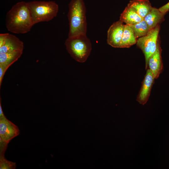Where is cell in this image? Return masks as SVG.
<instances>
[{
	"instance_id": "obj_18",
	"label": "cell",
	"mask_w": 169,
	"mask_h": 169,
	"mask_svg": "<svg viewBox=\"0 0 169 169\" xmlns=\"http://www.w3.org/2000/svg\"><path fill=\"white\" fill-rule=\"evenodd\" d=\"M8 143L0 138V156H4V153Z\"/></svg>"
},
{
	"instance_id": "obj_2",
	"label": "cell",
	"mask_w": 169,
	"mask_h": 169,
	"mask_svg": "<svg viewBox=\"0 0 169 169\" xmlns=\"http://www.w3.org/2000/svg\"><path fill=\"white\" fill-rule=\"evenodd\" d=\"M69 8L68 37L86 34L87 25L86 8L84 0H71L69 4Z\"/></svg>"
},
{
	"instance_id": "obj_16",
	"label": "cell",
	"mask_w": 169,
	"mask_h": 169,
	"mask_svg": "<svg viewBox=\"0 0 169 169\" xmlns=\"http://www.w3.org/2000/svg\"><path fill=\"white\" fill-rule=\"evenodd\" d=\"M130 25L132 27L135 35L137 39L146 35L151 30L144 19L136 24Z\"/></svg>"
},
{
	"instance_id": "obj_14",
	"label": "cell",
	"mask_w": 169,
	"mask_h": 169,
	"mask_svg": "<svg viewBox=\"0 0 169 169\" xmlns=\"http://www.w3.org/2000/svg\"><path fill=\"white\" fill-rule=\"evenodd\" d=\"M137 41L132 27L130 25L125 24L119 48H129L136 44Z\"/></svg>"
},
{
	"instance_id": "obj_7",
	"label": "cell",
	"mask_w": 169,
	"mask_h": 169,
	"mask_svg": "<svg viewBox=\"0 0 169 169\" xmlns=\"http://www.w3.org/2000/svg\"><path fill=\"white\" fill-rule=\"evenodd\" d=\"M146 69V74L136 99V101L140 104L143 105L145 104L149 100L155 79L150 70L148 68Z\"/></svg>"
},
{
	"instance_id": "obj_11",
	"label": "cell",
	"mask_w": 169,
	"mask_h": 169,
	"mask_svg": "<svg viewBox=\"0 0 169 169\" xmlns=\"http://www.w3.org/2000/svg\"><path fill=\"white\" fill-rule=\"evenodd\" d=\"M165 15L159 8L152 7L149 12L144 18V20L151 30L163 22Z\"/></svg>"
},
{
	"instance_id": "obj_5",
	"label": "cell",
	"mask_w": 169,
	"mask_h": 169,
	"mask_svg": "<svg viewBox=\"0 0 169 169\" xmlns=\"http://www.w3.org/2000/svg\"><path fill=\"white\" fill-rule=\"evenodd\" d=\"M160 25L151 29L145 36L137 39L136 45L144 54L145 60V69L148 68L150 57L155 51L159 38Z\"/></svg>"
},
{
	"instance_id": "obj_9",
	"label": "cell",
	"mask_w": 169,
	"mask_h": 169,
	"mask_svg": "<svg viewBox=\"0 0 169 169\" xmlns=\"http://www.w3.org/2000/svg\"><path fill=\"white\" fill-rule=\"evenodd\" d=\"M125 24L119 20L114 23L107 31V43L113 47L119 48Z\"/></svg>"
},
{
	"instance_id": "obj_17",
	"label": "cell",
	"mask_w": 169,
	"mask_h": 169,
	"mask_svg": "<svg viewBox=\"0 0 169 169\" xmlns=\"http://www.w3.org/2000/svg\"><path fill=\"white\" fill-rule=\"evenodd\" d=\"M16 167L15 162L7 160L4 156H0V169H15Z\"/></svg>"
},
{
	"instance_id": "obj_8",
	"label": "cell",
	"mask_w": 169,
	"mask_h": 169,
	"mask_svg": "<svg viewBox=\"0 0 169 169\" xmlns=\"http://www.w3.org/2000/svg\"><path fill=\"white\" fill-rule=\"evenodd\" d=\"M20 134L18 127L7 119L0 118V138L8 143Z\"/></svg>"
},
{
	"instance_id": "obj_4",
	"label": "cell",
	"mask_w": 169,
	"mask_h": 169,
	"mask_svg": "<svg viewBox=\"0 0 169 169\" xmlns=\"http://www.w3.org/2000/svg\"><path fill=\"white\" fill-rule=\"evenodd\" d=\"M27 3L34 25L51 20L59 11L58 5L54 1H34Z\"/></svg>"
},
{
	"instance_id": "obj_12",
	"label": "cell",
	"mask_w": 169,
	"mask_h": 169,
	"mask_svg": "<svg viewBox=\"0 0 169 169\" xmlns=\"http://www.w3.org/2000/svg\"><path fill=\"white\" fill-rule=\"evenodd\" d=\"M144 19L131 7L127 6L120 17V20L125 24L132 25L138 23Z\"/></svg>"
},
{
	"instance_id": "obj_6",
	"label": "cell",
	"mask_w": 169,
	"mask_h": 169,
	"mask_svg": "<svg viewBox=\"0 0 169 169\" xmlns=\"http://www.w3.org/2000/svg\"><path fill=\"white\" fill-rule=\"evenodd\" d=\"M23 42L15 36L9 33L0 34V54L23 51Z\"/></svg>"
},
{
	"instance_id": "obj_10",
	"label": "cell",
	"mask_w": 169,
	"mask_h": 169,
	"mask_svg": "<svg viewBox=\"0 0 169 169\" xmlns=\"http://www.w3.org/2000/svg\"><path fill=\"white\" fill-rule=\"evenodd\" d=\"M161 51L159 37L156 49L149 58L147 68L151 71L155 79L158 78L163 69Z\"/></svg>"
},
{
	"instance_id": "obj_1",
	"label": "cell",
	"mask_w": 169,
	"mask_h": 169,
	"mask_svg": "<svg viewBox=\"0 0 169 169\" xmlns=\"http://www.w3.org/2000/svg\"><path fill=\"white\" fill-rule=\"evenodd\" d=\"M5 23L8 30L12 33L29 32L34 24L27 3L22 1L13 6L7 13Z\"/></svg>"
},
{
	"instance_id": "obj_19",
	"label": "cell",
	"mask_w": 169,
	"mask_h": 169,
	"mask_svg": "<svg viewBox=\"0 0 169 169\" xmlns=\"http://www.w3.org/2000/svg\"><path fill=\"white\" fill-rule=\"evenodd\" d=\"M8 69L4 66L0 65V87H1L2 80L5 73Z\"/></svg>"
},
{
	"instance_id": "obj_3",
	"label": "cell",
	"mask_w": 169,
	"mask_h": 169,
	"mask_svg": "<svg viewBox=\"0 0 169 169\" xmlns=\"http://www.w3.org/2000/svg\"><path fill=\"white\" fill-rule=\"evenodd\" d=\"M65 45L71 56L80 63H84L86 60L92 49L91 41L86 34L68 37Z\"/></svg>"
},
{
	"instance_id": "obj_15",
	"label": "cell",
	"mask_w": 169,
	"mask_h": 169,
	"mask_svg": "<svg viewBox=\"0 0 169 169\" xmlns=\"http://www.w3.org/2000/svg\"><path fill=\"white\" fill-rule=\"evenodd\" d=\"M23 51L18 50L0 54V65L8 68L21 57Z\"/></svg>"
},
{
	"instance_id": "obj_13",
	"label": "cell",
	"mask_w": 169,
	"mask_h": 169,
	"mask_svg": "<svg viewBox=\"0 0 169 169\" xmlns=\"http://www.w3.org/2000/svg\"><path fill=\"white\" fill-rule=\"evenodd\" d=\"M127 6L132 8L143 18L152 7L149 0H131L130 1Z\"/></svg>"
},
{
	"instance_id": "obj_20",
	"label": "cell",
	"mask_w": 169,
	"mask_h": 169,
	"mask_svg": "<svg viewBox=\"0 0 169 169\" xmlns=\"http://www.w3.org/2000/svg\"><path fill=\"white\" fill-rule=\"evenodd\" d=\"M159 9L161 13L165 14L169 11V2L160 8Z\"/></svg>"
}]
</instances>
